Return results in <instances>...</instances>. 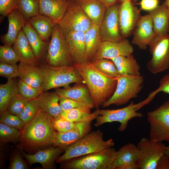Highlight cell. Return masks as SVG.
<instances>
[{"label":"cell","mask_w":169,"mask_h":169,"mask_svg":"<svg viewBox=\"0 0 169 169\" xmlns=\"http://www.w3.org/2000/svg\"><path fill=\"white\" fill-rule=\"evenodd\" d=\"M53 119L40 108L33 119L21 131L19 149L33 154L52 146L57 132Z\"/></svg>","instance_id":"obj_1"},{"label":"cell","mask_w":169,"mask_h":169,"mask_svg":"<svg viewBox=\"0 0 169 169\" xmlns=\"http://www.w3.org/2000/svg\"><path fill=\"white\" fill-rule=\"evenodd\" d=\"M90 92L93 108L99 109L113 95L117 84L116 78L105 74L89 62L74 63Z\"/></svg>","instance_id":"obj_2"},{"label":"cell","mask_w":169,"mask_h":169,"mask_svg":"<svg viewBox=\"0 0 169 169\" xmlns=\"http://www.w3.org/2000/svg\"><path fill=\"white\" fill-rule=\"evenodd\" d=\"M103 136V132L100 130L90 131L66 147L64 154L57 159L56 163H61L74 158L101 151L114 146L112 139L105 141Z\"/></svg>","instance_id":"obj_3"},{"label":"cell","mask_w":169,"mask_h":169,"mask_svg":"<svg viewBox=\"0 0 169 169\" xmlns=\"http://www.w3.org/2000/svg\"><path fill=\"white\" fill-rule=\"evenodd\" d=\"M41 67L44 74L43 92L60 87L68 88L72 83H84L82 76L73 64L55 67L47 64Z\"/></svg>","instance_id":"obj_4"},{"label":"cell","mask_w":169,"mask_h":169,"mask_svg":"<svg viewBox=\"0 0 169 169\" xmlns=\"http://www.w3.org/2000/svg\"><path fill=\"white\" fill-rule=\"evenodd\" d=\"M117 151L112 147L74 158L61 163L63 169H111Z\"/></svg>","instance_id":"obj_5"},{"label":"cell","mask_w":169,"mask_h":169,"mask_svg":"<svg viewBox=\"0 0 169 169\" xmlns=\"http://www.w3.org/2000/svg\"><path fill=\"white\" fill-rule=\"evenodd\" d=\"M117 83L113 95L102 106L106 107L112 105H121L130 100L137 97L143 87L144 78L141 75H120L116 78Z\"/></svg>","instance_id":"obj_6"},{"label":"cell","mask_w":169,"mask_h":169,"mask_svg":"<svg viewBox=\"0 0 169 169\" xmlns=\"http://www.w3.org/2000/svg\"><path fill=\"white\" fill-rule=\"evenodd\" d=\"M148 104L146 100L136 104L133 101L130 102L126 107L115 110L97 109L98 115L94 125L98 127L106 123L117 121L120 123L118 130L122 132L126 128L130 120L135 117H142L143 114L137 111Z\"/></svg>","instance_id":"obj_7"},{"label":"cell","mask_w":169,"mask_h":169,"mask_svg":"<svg viewBox=\"0 0 169 169\" xmlns=\"http://www.w3.org/2000/svg\"><path fill=\"white\" fill-rule=\"evenodd\" d=\"M47 64L53 66H69L73 64L65 38L59 24H55L46 56Z\"/></svg>","instance_id":"obj_8"},{"label":"cell","mask_w":169,"mask_h":169,"mask_svg":"<svg viewBox=\"0 0 169 169\" xmlns=\"http://www.w3.org/2000/svg\"><path fill=\"white\" fill-rule=\"evenodd\" d=\"M150 126L149 138L169 143V99L155 110L147 113Z\"/></svg>","instance_id":"obj_9"},{"label":"cell","mask_w":169,"mask_h":169,"mask_svg":"<svg viewBox=\"0 0 169 169\" xmlns=\"http://www.w3.org/2000/svg\"><path fill=\"white\" fill-rule=\"evenodd\" d=\"M152 56L146 64L148 70L153 74L169 69V34L156 37L149 45Z\"/></svg>","instance_id":"obj_10"},{"label":"cell","mask_w":169,"mask_h":169,"mask_svg":"<svg viewBox=\"0 0 169 169\" xmlns=\"http://www.w3.org/2000/svg\"><path fill=\"white\" fill-rule=\"evenodd\" d=\"M58 24L64 36L70 32H85L93 24L78 3L72 0H69L66 12Z\"/></svg>","instance_id":"obj_11"},{"label":"cell","mask_w":169,"mask_h":169,"mask_svg":"<svg viewBox=\"0 0 169 169\" xmlns=\"http://www.w3.org/2000/svg\"><path fill=\"white\" fill-rule=\"evenodd\" d=\"M139 156L137 162L141 169H156L158 161L165 154L166 146L162 142L142 138L137 144Z\"/></svg>","instance_id":"obj_12"},{"label":"cell","mask_w":169,"mask_h":169,"mask_svg":"<svg viewBox=\"0 0 169 169\" xmlns=\"http://www.w3.org/2000/svg\"><path fill=\"white\" fill-rule=\"evenodd\" d=\"M120 5L116 4L108 8L99 26L102 41L118 42L123 38L119 29L118 13Z\"/></svg>","instance_id":"obj_13"},{"label":"cell","mask_w":169,"mask_h":169,"mask_svg":"<svg viewBox=\"0 0 169 169\" xmlns=\"http://www.w3.org/2000/svg\"><path fill=\"white\" fill-rule=\"evenodd\" d=\"M142 16L139 10L131 0L122 3L120 5L118 19L120 31L123 38L133 33Z\"/></svg>","instance_id":"obj_14"},{"label":"cell","mask_w":169,"mask_h":169,"mask_svg":"<svg viewBox=\"0 0 169 169\" xmlns=\"http://www.w3.org/2000/svg\"><path fill=\"white\" fill-rule=\"evenodd\" d=\"M20 151L29 165L39 163L43 169L55 168V163L57 159L64 152V149L53 146L39 150L33 154H27L23 150Z\"/></svg>","instance_id":"obj_15"},{"label":"cell","mask_w":169,"mask_h":169,"mask_svg":"<svg viewBox=\"0 0 169 169\" xmlns=\"http://www.w3.org/2000/svg\"><path fill=\"white\" fill-rule=\"evenodd\" d=\"M133 50V46L125 38L118 42L102 41L98 51L90 62L102 59H110L119 56H127L132 54Z\"/></svg>","instance_id":"obj_16"},{"label":"cell","mask_w":169,"mask_h":169,"mask_svg":"<svg viewBox=\"0 0 169 169\" xmlns=\"http://www.w3.org/2000/svg\"><path fill=\"white\" fill-rule=\"evenodd\" d=\"M132 44L145 50L155 38L152 20L148 14L142 16L133 33Z\"/></svg>","instance_id":"obj_17"},{"label":"cell","mask_w":169,"mask_h":169,"mask_svg":"<svg viewBox=\"0 0 169 169\" xmlns=\"http://www.w3.org/2000/svg\"><path fill=\"white\" fill-rule=\"evenodd\" d=\"M92 121L79 122L75 130L62 132L57 131L52 146L64 150L91 131Z\"/></svg>","instance_id":"obj_18"},{"label":"cell","mask_w":169,"mask_h":169,"mask_svg":"<svg viewBox=\"0 0 169 169\" xmlns=\"http://www.w3.org/2000/svg\"><path fill=\"white\" fill-rule=\"evenodd\" d=\"M38 14L50 18L55 23H58L64 15L69 0H38Z\"/></svg>","instance_id":"obj_19"},{"label":"cell","mask_w":169,"mask_h":169,"mask_svg":"<svg viewBox=\"0 0 169 169\" xmlns=\"http://www.w3.org/2000/svg\"><path fill=\"white\" fill-rule=\"evenodd\" d=\"M84 32L76 31L69 32L64 36L73 63L85 62V45Z\"/></svg>","instance_id":"obj_20"},{"label":"cell","mask_w":169,"mask_h":169,"mask_svg":"<svg viewBox=\"0 0 169 169\" xmlns=\"http://www.w3.org/2000/svg\"><path fill=\"white\" fill-rule=\"evenodd\" d=\"M54 91L60 97L71 99L85 104L93 108L90 92L84 83H76L73 86L68 88H56Z\"/></svg>","instance_id":"obj_21"},{"label":"cell","mask_w":169,"mask_h":169,"mask_svg":"<svg viewBox=\"0 0 169 169\" xmlns=\"http://www.w3.org/2000/svg\"><path fill=\"white\" fill-rule=\"evenodd\" d=\"M8 21L7 32L0 37L3 45L12 46L23 29L25 19L18 9H16L7 16Z\"/></svg>","instance_id":"obj_22"},{"label":"cell","mask_w":169,"mask_h":169,"mask_svg":"<svg viewBox=\"0 0 169 169\" xmlns=\"http://www.w3.org/2000/svg\"><path fill=\"white\" fill-rule=\"evenodd\" d=\"M19 62L37 66L38 61L36 59L31 47L22 29L13 44Z\"/></svg>","instance_id":"obj_23"},{"label":"cell","mask_w":169,"mask_h":169,"mask_svg":"<svg viewBox=\"0 0 169 169\" xmlns=\"http://www.w3.org/2000/svg\"><path fill=\"white\" fill-rule=\"evenodd\" d=\"M18 68L19 79L34 87L42 86L44 74L41 66L31 65L19 62Z\"/></svg>","instance_id":"obj_24"},{"label":"cell","mask_w":169,"mask_h":169,"mask_svg":"<svg viewBox=\"0 0 169 169\" xmlns=\"http://www.w3.org/2000/svg\"><path fill=\"white\" fill-rule=\"evenodd\" d=\"M23 29L34 56L39 62L45 55L48 43L42 40L36 31L25 19Z\"/></svg>","instance_id":"obj_25"},{"label":"cell","mask_w":169,"mask_h":169,"mask_svg":"<svg viewBox=\"0 0 169 169\" xmlns=\"http://www.w3.org/2000/svg\"><path fill=\"white\" fill-rule=\"evenodd\" d=\"M60 97L54 91L42 92L36 99L41 110L53 118L60 115L63 110L59 104Z\"/></svg>","instance_id":"obj_26"},{"label":"cell","mask_w":169,"mask_h":169,"mask_svg":"<svg viewBox=\"0 0 169 169\" xmlns=\"http://www.w3.org/2000/svg\"><path fill=\"white\" fill-rule=\"evenodd\" d=\"M84 39L86 48L84 60L85 62H89L98 51L102 42L99 26L93 24L84 32Z\"/></svg>","instance_id":"obj_27"},{"label":"cell","mask_w":169,"mask_h":169,"mask_svg":"<svg viewBox=\"0 0 169 169\" xmlns=\"http://www.w3.org/2000/svg\"><path fill=\"white\" fill-rule=\"evenodd\" d=\"M92 24L100 26L107 8L97 0H77Z\"/></svg>","instance_id":"obj_28"},{"label":"cell","mask_w":169,"mask_h":169,"mask_svg":"<svg viewBox=\"0 0 169 169\" xmlns=\"http://www.w3.org/2000/svg\"><path fill=\"white\" fill-rule=\"evenodd\" d=\"M148 13L152 20L155 37L168 34L169 32V15L163 4Z\"/></svg>","instance_id":"obj_29"},{"label":"cell","mask_w":169,"mask_h":169,"mask_svg":"<svg viewBox=\"0 0 169 169\" xmlns=\"http://www.w3.org/2000/svg\"><path fill=\"white\" fill-rule=\"evenodd\" d=\"M139 156V150L137 146L132 143L125 145L117 151L111 169H116L127 164L137 163Z\"/></svg>","instance_id":"obj_30"},{"label":"cell","mask_w":169,"mask_h":169,"mask_svg":"<svg viewBox=\"0 0 169 169\" xmlns=\"http://www.w3.org/2000/svg\"><path fill=\"white\" fill-rule=\"evenodd\" d=\"M27 21L42 40L48 42L56 24L49 17L39 14L32 17Z\"/></svg>","instance_id":"obj_31"},{"label":"cell","mask_w":169,"mask_h":169,"mask_svg":"<svg viewBox=\"0 0 169 169\" xmlns=\"http://www.w3.org/2000/svg\"><path fill=\"white\" fill-rule=\"evenodd\" d=\"M115 64L120 75H141L140 66L132 54L110 59Z\"/></svg>","instance_id":"obj_32"},{"label":"cell","mask_w":169,"mask_h":169,"mask_svg":"<svg viewBox=\"0 0 169 169\" xmlns=\"http://www.w3.org/2000/svg\"><path fill=\"white\" fill-rule=\"evenodd\" d=\"M92 108L88 105L63 111L60 116L63 118L72 122H81L95 119L98 115L97 110L92 113Z\"/></svg>","instance_id":"obj_33"},{"label":"cell","mask_w":169,"mask_h":169,"mask_svg":"<svg viewBox=\"0 0 169 169\" xmlns=\"http://www.w3.org/2000/svg\"><path fill=\"white\" fill-rule=\"evenodd\" d=\"M18 84L15 79H8L6 83L0 85V114L5 111L10 100L18 93Z\"/></svg>","instance_id":"obj_34"},{"label":"cell","mask_w":169,"mask_h":169,"mask_svg":"<svg viewBox=\"0 0 169 169\" xmlns=\"http://www.w3.org/2000/svg\"><path fill=\"white\" fill-rule=\"evenodd\" d=\"M89 62L98 70L107 75L116 78L120 75L115 64L110 59H102Z\"/></svg>","instance_id":"obj_35"},{"label":"cell","mask_w":169,"mask_h":169,"mask_svg":"<svg viewBox=\"0 0 169 169\" xmlns=\"http://www.w3.org/2000/svg\"><path fill=\"white\" fill-rule=\"evenodd\" d=\"M18 9L26 21L38 14V0H18Z\"/></svg>","instance_id":"obj_36"},{"label":"cell","mask_w":169,"mask_h":169,"mask_svg":"<svg viewBox=\"0 0 169 169\" xmlns=\"http://www.w3.org/2000/svg\"><path fill=\"white\" fill-rule=\"evenodd\" d=\"M21 131L0 123V141L1 143H15L19 141Z\"/></svg>","instance_id":"obj_37"},{"label":"cell","mask_w":169,"mask_h":169,"mask_svg":"<svg viewBox=\"0 0 169 169\" xmlns=\"http://www.w3.org/2000/svg\"><path fill=\"white\" fill-rule=\"evenodd\" d=\"M18 93L28 101L36 99L43 92L42 86L33 87L19 79L18 80Z\"/></svg>","instance_id":"obj_38"},{"label":"cell","mask_w":169,"mask_h":169,"mask_svg":"<svg viewBox=\"0 0 169 169\" xmlns=\"http://www.w3.org/2000/svg\"><path fill=\"white\" fill-rule=\"evenodd\" d=\"M28 101L17 93L10 100L5 111L10 114L18 116L22 112Z\"/></svg>","instance_id":"obj_39"},{"label":"cell","mask_w":169,"mask_h":169,"mask_svg":"<svg viewBox=\"0 0 169 169\" xmlns=\"http://www.w3.org/2000/svg\"><path fill=\"white\" fill-rule=\"evenodd\" d=\"M40 108L36 99L28 101L21 113L18 115L26 124L35 117Z\"/></svg>","instance_id":"obj_40"},{"label":"cell","mask_w":169,"mask_h":169,"mask_svg":"<svg viewBox=\"0 0 169 169\" xmlns=\"http://www.w3.org/2000/svg\"><path fill=\"white\" fill-rule=\"evenodd\" d=\"M0 62L11 64H16L19 59L13 46H0Z\"/></svg>","instance_id":"obj_41"},{"label":"cell","mask_w":169,"mask_h":169,"mask_svg":"<svg viewBox=\"0 0 169 169\" xmlns=\"http://www.w3.org/2000/svg\"><path fill=\"white\" fill-rule=\"evenodd\" d=\"M0 122L20 131L25 125L18 116L10 114L6 111L0 114Z\"/></svg>","instance_id":"obj_42"},{"label":"cell","mask_w":169,"mask_h":169,"mask_svg":"<svg viewBox=\"0 0 169 169\" xmlns=\"http://www.w3.org/2000/svg\"><path fill=\"white\" fill-rule=\"evenodd\" d=\"M79 122H72L61 117L60 115L54 118L53 125L57 131L62 132L77 129Z\"/></svg>","instance_id":"obj_43"},{"label":"cell","mask_w":169,"mask_h":169,"mask_svg":"<svg viewBox=\"0 0 169 169\" xmlns=\"http://www.w3.org/2000/svg\"><path fill=\"white\" fill-rule=\"evenodd\" d=\"M15 150L12 153L8 167L9 169H27L28 164L23 159L20 150Z\"/></svg>","instance_id":"obj_44"},{"label":"cell","mask_w":169,"mask_h":169,"mask_svg":"<svg viewBox=\"0 0 169 169\" xmlns=\"http://www.w3.org/2000/svg\"><path fill=\"white\" fill-rule=\"evenodd\" d=\"M18 65L0 62V75L8 79H15L18 76Z\"/></svg>","instance_id":"obj_45"},{"label":"cell","mask_w":169,"mask_h":169,"mask_svg":"<svg viewBox=\"0 0 169 169\" xmlns=\"http://www.w3.org/2000/svg\"><path fill=\"white\" fill-rule=\"evenodd\" d=\"M18 0H0V21L18 8Z\"/></svg>","instance_id":"obj_46"},{"label":"cell","mask_w":169,"mask_h":169,"mask_svg":"<svg viewBox=\"0 0 169 169\" xmlns=\"http://www.w3.org/2000/svg\"><path fill=\"white\" fill-rule=\"evenodd\" d=\"M59 104L63 111L76 108L81 106L88 105L84 103L74 100L71 99L62 97H60Z\"/></svg>","instance_id":"obj_47"},{"label":"cell","mask_w":169,"mask_h":169,"mask_svg":"<svg viewBox=\"0 0 169 169\" xmlns=\"http://www.w3.org/2000/svg\"><path fill=\"white\" fill-rule=\"evenodd\" d=\"M161 92L169 95V74L164 75L160 80L158 88L150 93L148 97L153 100L156 95Z\"/></svg>","instance_id":"obj_48"},{"label":"cell","mask_w":169,"mask_h":169,"mask_svg":"<svg viewBox=\"0 0 169 169\" xmlns=\"http://www.w3.org/2000/svg\"><path fill=\"white\" fill-rule=\"evenodd\" d=\"M159 0H141L140 3L141 8L149 12L156 8L159 6Z\"/></svg>","instance_id":"obj_49"},{"label":"cell","mask_w":169,"mask_h":169,"mask_svg":"<svg viewBox=\"0 0 169 169\" xmlns=\"http://www.w3.org/2000/svg\"><path fill=\"white\" fill-rule=\"evenodd\" d=\"M156 169H169V159L165 154L158 161Z\"/></svg>","instance_id":"obj_50"},{"label":"cell","mask_w":169,"mask_h":169,"mask_svg":"<svg viewBox=\"0 0 169 169\" xmlns=\"http://www.w3.org/2000/svg\"><path fill=\"white\" fill-rule=\"evenodd\" d=\"M140 167L136 163L129 164L120 166L116 169H140Z\"/></svg>","instance_id":"obj_51"},{"label":"cell","mask_w":169,"mask_h":169,"mask_svg":"<svg viewBox=\"0 0 169 169\" xmlns=\"http://www.w3.org/2000/svg\"><path fill=\"white\" fill-rule=\"evenodd\" d=\"M107 8L116 4L118 0H97Z\"/></svg>","instance_id":"obj_52"},{"label":"cell","mask_w":169,"mask_h":169,"mask_svg":"<svg viewBox=\"0 0 169 169\" xmlns=\"http://www.w3.org/2000/svg\"><path fill=\"white\" fill-rule=\"evenodd\" d=\"M162 4L166 8L168 13L169 15V0H166Z\"/></svg>","instance_id":"obj_53"},{"label":"cell","mask_w":169,"mask_h":169,"mask_svg":"<svg viewBox=\"0 0 169 169\" xmlns=\"http://www.w3.org/2000/svg\"><path fill=\"white\" fill-rule=\"evenodd\" d=\"M165 154L169 159V145L166 146Z\"/></svg>","instance_id":"obj_54"},{"label":"cell","mask_w":169,"mask_h":169,"mask_svg":"<svg viewBox=\"0 0 169 169\" xmlns=\"http://www.w3.org/2000/svg\"><path fill=\"white\" fill-rule=\"evenodd\" d=\"M126 0H118V1H120V2H121V3L125 1Z\"/></svg>","instance_id":"obj_55"},{"label":"cell","mask_w":169,"mask_h":169,"mask_svg":"<svg viewBox=\"0 0 169 169\" xmlns=\"http://www.w3.org/2000/svg\"><path fill=\"white\" fill-rule=\"evenodd\" d=\"M131 1H133L134 2H136L138 0H131Z\"/></svg>","instance_id":"obj_56"},{"label":"cell","mask_w":169,"mask_h":169,"mask_svg":"<svg viewBox=\"0 0 169 169\" xmlns=\"http://www.w3.org/2000/svg\"><path fill=\"white\" fill-rule=\"evenodd\" d=\"M72 0L76 1V0Z\"/></svg>","instance_id":"obj_57"}]
</instances>
